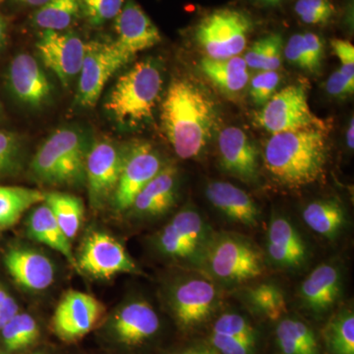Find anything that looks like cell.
<instances>
[{
    "label": "cell",
    "mask_w": 354,
    "mask_h": 354,
    "mask_svg": "<svg viewBox=\"0 0 354 354\" xmlns=\"http://www.w3.org/2000/svg\"><path fill=\"white\" fill-rule=\"evenodd\" d=\"M165 138L183 160L199 158L215 130L216 111L211 97L188 79L171 81L162 104Z\"/></svg>",
    "instance_id": "6da1fadb"
},
{
    "label": "cell",
    "mask_w": 354,
    "mask_h": 354,
    "mask_svg": "<svg viewBox=\"0 0 354 354\" xmlns=\"http://www.w3.org/2000/svg\"><path fill=\"white\" fill-rule=\"evenodd\" d=\"M328 160L327 129L306 128L272 134L263 150L265 169L272 180L288 189L317 183Z\"/></svg>",
    "instance_id": "7a4b0ae2"
},
{
    "label": "cell",
    "mask_w": 354,
    "mask_h": 354,
    "mask_svg": "<svg viewBox=\"0 0 354 354\" xmlns=\"http://www.w3.org/2000/svg\"><path fill=\"white\" fill-rule=\"evenodd\" d=\"M162 85L160 64L152 58L141 60L118 77L106 97L104 111L121 129H137L153 120Z\"/></svg>",
    "instance_id": "3957f363"
},
{
    "label": "cell",
    "mask_w": 354,
    "mask_h": 354,
    "mask_svg": "<svg viewBox=\"0 0 354 354\" xmlns=\"http://www.w3.org/2000/svg\"><path fill=\"white\" fill-rule=\"evenodd\" d=\"M265 253L252 239L234 232H213L196 267L220 288H239L265 274Z\"/></svg>",
    "instance_id": "277c9868"
},
{
    "label": "cell",
    "mask_w": 354,
    "mask_h": 354,
    "mask_svg": "<svg viewBox=\"0 0 354 354\" xmlns=\"http://www.w3.org/2000/svg\"><path fill=\"white\" fill-rule=\"evenodd\" d=\"M91 144L82 128H58L35 153L30 164L32 176L46 185H81L86 183V160Z\"/></svg>",
    "instance_id": "5b68a950"
},
{
    "label": "cell",
    "mask_w": 354,
    "mask_h": 354,
    "mask_svg": "<svg viewBox=\"0 0 354 354\" xmlns=\"http://www.w3.org/2000/svg\"><path fill=\"white\" fill-rule=\"evenodd\" d=\"M220 286L198 272L174 281L167 290V304L183 330L201 327L214 316L221 304Z\"/></svg>",
    "instance_id": "8992f818"
},
{
    "label": "cell",
    "mask_w": 354,
    "mask_h": 354,
    "mask_svg": "<svg viewBox=\"0 0 354 354\" xmlns=\"http://www.w3.org/2000/svg\"><path fill=\"white\" fill-rule=\"evenodd\" d=\"M251 31L252 21L246 13L235 9H218L198 23L194 38L207 57L227 59L243 53Z\"/></svg>",
    "instance_id": "52a82bcc"
},
{
    "label": "cell",
    "mask_w": 354,
    "mask_h": 354,
    "mask_svg": "<svg viewBox=\"0 0 354 354\" xmlns=\"http://www.w3.org/2000/svg\"><path fill=\"white\" fill-rule=\"evenodd\" d=\"M213 232L196 208L185 207L158 232L156 246L162 255L185 261L196 267Z\"/></svg>",
    "instance_id": "ba28073f"
},
{
    "label": "cell",
    "mask_w": 354,
    "mask_h": 354,
    "mask_svg": "<svg viewBox=\"0 0 354 354\" xmlns=\"http://www.w3.org/2000/svg\"><path fill=\"white\" fill-rule=\"evenodd\" d=\"M254 120L272 134L313 127L327 129L323 120L312 113L304 85L288 86L277 92L255 113Z\"/></svg>",
    "instance_id": "9c48e42d"
},
{
    "label": "cell",
    "mask_w": 354,
    "mask_h": 354,
    "mask_svg": "<svg viewBox=\"0 0 354 354\" xmlns=\"http://www.w3.org/2000/svg\"><path fill=\"white\" fill-rule=\"evenodd\" d=\"M128 62L113 41H91L86 44L74 106L82 109L94 108L109 79Z\"/></svg>",
    "instance_id": "30bf717a"
},
{
    "label": "cell",
    "mask_w": 354,
    "mask_h": 354,
    "mask_svg": "<svg viewBox=\"0 0 354 354\" xmlns=\"http://www.w3.org/2000/svg\"><path fill=\"white\" fill-rule=\"evenodd\" d=\"M125 148L113 140L102 138L91 144L86 160V183L93 208L113 199L120 180Z\"/></svg>",
    "instance_id": "8fae6325"
},
{
    "label": "cell",
    "mask_w": 354,
    "mask_h": 354,
    "mask_svg": "<svg viewBox=\"0 0 354 354\" xmlns=\"http://www.w3.org/2000/svg\"><path fill=\"white\" fill-rule=\"evenodd\" d=\"M165 167L160 153L151 144L137 142L125 148L120 180L114 192V208L118 212L131 208L140 191Z\"/></svg>",
    "instance_id": "7c38bea8"
},
{
    "label": "cell",
    "mask_w": 354,
    "mask_h": 354,
    "mask_svg": "<svg viewBox=\"0 0 354 354\" xmlns=\"http://www.w3.org/2000/svg\"><path fill=\"white\" fill-rule=\"evenodd\" d=\"M4 80L9 95L26 109L37 111L53 101V84L38 60L29 53H18L11 59Z\"/></svg>",
    "instance_id": "4fadbf2b"
},
{
    "label": "cell",
    "mask_w": 354,
    "mask_h": 354,
    "mask_svg": "<svg viewBox=\"0 0 354 354\" xmlns=\"http://www.w3.org/2000/svg\"><path fill=\"white\" fill-rule=\"evenodd\" d=\"M37 53L44 66L55 73L64 88L80 74L86 43L73 32H39Z\"/></svg>",
    "instance_id": "5bb4252c"
},
{
    "label": "cell",
    "mask_w": 354,
    "mask_h": 354,
    "mask_svg": "<svg viewBox=\"0 0 354 354\" xmlns=\"http://www.w3.org/2000/svg\"><path fill=\"white\" fill-rule=\"evenodd\" d=\"M76 266L97 279H109L118 274H135L139 269L124 247L106 232H95L84 241Z\"/></svg>",
    "instance_id": "9a60e30c"
},
{
    "label": "cell",
    "mask_w": 354,
    "mask_h": 354,
    "mask_svg": "<svg viewBox=\"0 0 354 354\" xmlns=\"http://www.w3.org/2000/svg\"><path fill=\"white\" fill-rule=\"evenodd\" d=\"M265 257L267 264L286 272L299 271L308 263L307 242L288 216L276 215L270 220Z\"/></svg>",
    "instance_id": "2e32d148"
},
{
    "label": "cell",
    "mask_w": 354,
    "mask_h": 354,
    "mask_svg": "<svg viewBox=\"0 0 354 354\" xmlns=\"http://www.w3.org/2000/svg\"><path fill=\"white\" fill-rule=\"evenodd\" d=\"M113 21L116 39L111 41L128 62L162 41L160 30L134 0H127Z\"/></svg>",
    "instance_id": "e0dca14e"
},
{
    "label": "cell",
    "mask_w": 354,
    "mask_h": 354,
    "mask_svg": "<svg viewBox=\"0 0 354 354\" xmlns=\"http://www.w3.org/2000/svg\"><path fill=\"white\" fill-rule=\"evenodd\" d=\"M101 304L92 295L70 290L58 304L53 328L64 342H74L88 334L102 315Z\"/></svg>",
    "instance_id": "ac0fdd59"
},
{
    "label": "cell",
    "mask_w": 354,
    "mask_h": 354,
    "mask_svg": "<svg viewBox=\"0 0 354 354\" xmlns=\"http://www.w3.org/2000/svg\"><path fill=\"white\" fill-rule=\"evenodd\" d=\"M218 160L225 174L243 183H258L260 153L250 137L239 127L221 130L218 138Z\"/></svg>",
    "instance_id": "d6986e66"
},
{
    "label": "cell",
    "mask_w": 354,
    "mask_h": 354,
    "mask_svg": "<svg viewBox=\"0 0 354 354\" xmlns=\"http://www.w3.org/2000/svg\"><path fill=\"white\" fill-rule=\"evenodd\" d=\"M344 292V272L337 263L317 266L298 290V299L305 310L321 316L334 309Z\"/></svg>",
    "instance_id": "ffe728a7"
},
{
    "label": "cell",
    "mask_w": 354,
    "mask_h": 354,
    "mask_svg": "<svg viewBox=\"0 0 354 354\" xmlns=\"http://www.w3.org/2000/svg\"><path fill=\"white\" fill-rule=\"evenodd\" d=\"M157 312L146 300L127 302L116 312L111 323L114 337L125 346H136L143 344L160 329Z\"/></svg>",
    "instance_id": "44dd1931"
},
{
    "label": "cell",
    "mask_w": 354,
    "mask_h": 354,
    "mask_svg": "<svg viewBox=\"0 0 354 354\" xmlns=\"http://www.w3.org/2000/svg\"><path fill=\"white\" fill-rule=\"evenodd\" d=\"M4 265L16 283L26 290L41 291L53 285L55 266L50 258L34 249L14 247L3 258Z\"/></svg>",
    "instance_id": "7402d4cb"
},
{
    "label": "cell",
    "mask_w": 354,
    "mask_h": 354,
    "mask_svg": "<svg viewBox=\"0 0 354 354\" xmlns=\"http://www.w3.org/2000/svg\"><path fill=\"white\" fill-rule=\"evenodd\" d=\"M205 194L227 220L244 227H259V207L245 191L225 181H212L207 184Z\"/></svg>",
    "instance_id": "603a6c76"
},
{
    "label": "cell",
    "mask_w": 354,
    "mask_h": 354,
    "mask_svg": "<svg viewBox=\"0 0 354 354\" xmlns=\"http://www.w3.org/2000/svg\"><path fill=\"white\" fill-rule=\"evenodd\" d=\"M178 171L174 165H165L143 188L133 202V215L142 218H158L174 206L178 197Z\"/></svg>",
    "instance_id": "cb8c5ba5"
},
{
    "label": "cell",
    "mask_w": 354,
    "mask_h": 354,
    "mask_svg": "<svg viewBox=\"0 0 354 354\" xmlns=\"http://www.w3.org/2000/svg\"><path fill=\"white\" fill-rule=\"evenodd\" d=\"M305 225L328 241H335L348 225L344 205L335 198L310 202L302 209Z\"/></svg>",
    "instance_id": "d4e9b609"
},
{
    "label": "cell",
    "mask_w": 354,
    "mask_h": 354,
    "mask_svg": "<svg viewBox=\"0 0 354 354\" xmlns=\"http://www.w3.org/2000/svg\"><path fill=\"white\" fill-rule=\"evenodd\" d=\"M200 68L223 95L230 97L243 92L250 79L245 60L239 55L227 59L204 57Z\"/></svg>",
    "instance_id": "484cf974"
},
{
    "label": "cell",
    "mask_w": 354,
    "mask_h": 354,
    "mask_svg": "<svg viewBox=\"0 0 354 354\" xmlns=\"http://www.w3.org/2000/svg\"><path fill=\"white\" fill-rule=\"evenodd\" d=\"M28 234L32 239L57 251L76 266L70 239L62 232L50 209L46 204L37 207L28 218Z\"/></svg>",
    "instance_id": "4316f807"
},
{
    "label": "cell",
    "mask_w": 354,
    "mask_h": 354,
    "mask_svg": "<svg viewBox=\"0 0 354 354\" xmlns=\"http://www.w3.org/2000/svg\"><path fill=\"white\" fill-rule=\"evenodd\" d=\"M241 299L259 315L271 321H279L288 313L285 291L274 283H259L244 286Z\"/></svg>",
    "instance_id": "83f0119b"
},
{
    "label": "cell",
    "mask_w": 354,
    "mask_h": 354,
    "mask_svg": "<svg viewBox=\"0 0 354 354\" xmlns=\"http://www.w3.org/2000/svg\"><path fill=\"white\" fill-rule=\"evenodd\" d=\"M81 14V0H48L35 10L31 24L41 31H67L75 24Z\"/></svg>",
    "instance_id": "f1b7e54d"
},
{
    "label": "cell",
    "mask_w": 354,
    "mask_h": 354,
    "mask_svg": "<svg viewBox=\"0 0 354 354\" xmlns=\"http://www.w3.org/2000/svg\"><path fill=\"white\" fill-rule=\"evenodd\" d=\"M41 191L18 186L0 185V228L11 227L34 205L44 203Z\"/></svg>",
    "instance_id": "f546056e"
},
{
    "label": "cell",
    "mask_w": 354,
    "mask_h": 354,
    "mask_svg": "<svg viewBox=\"0 0 354 354\" xmlns=\"http://www.w3.org/2000/svg\"><path fill=\"white\" fill-rule=\"evenodd\" d=\"M44 204L50 209L58 225L69 239L78 234L84 220V205L80 198L68 193H46Z\"/></svg>",
    "instance_id": "4dcf8cb0"
},
{
    "label": "cell",
    "mask_w": 354,
    "mask_h": 354,
    "mask_svg": "<svg viewBox=\"0 0 354 354\" xmlns=\"http://www.w3.org/2000/svg\"><path fill=\"white\" fill-rule=\"evenodd\" d=\"M323 337L330 354H354V313L344 307L330 317L323 330Z\"/></svg>",
    "instance_id": "1f68e13d"
},
{
    "label": "cell",
    "mask_w": 354,
    "mask_h": 354,
    "mask_svg": "<svg viewBox=\"0 0 354 354\" xmlns=\"http://www.w3.org/2000/svg\"><path fill=\"white\" fill-rule=\"evenodd\" d=\"M283 53L281 35L270 34L255 41L243 58L248 68L260 71H277L281 65Z\"/></svg>",
    "instance_id": "d6a6232c"
},
{
    "label": "cell",
    "mask_w": 354,
    "mask_h": 354,
    "mask_svg": "<svg viewBox=\"0 0 354 354\" xmlns=\"http://www.w3.org/2000/svg\"><path fill=\"white\" fill-rule=\"evenodd\" d=\"M26 141L18 132L0 129V179L18 176L26 164Z\"/></svg>",
    "instance_id": "836d02e7"
},
{
    "label": "cell",
    "mask_w": 354,
    "mask_h": 354,
    "mask_svg": "<svg viewBox=\"0 0 354 354\" xmlns=\"http://www.w3.org/2000/svg\"><path fill=\"white\" fill-rule=\"evenodd\" d=\"M1 335L7 351H22L38 339L39 326L31 315L18 312L2 328Z\"/></svg>",
    "instance_id": "e575fe53"
},
{
    "label": "cell",
    "mask_w": 354,
    "mask_h": 354,
    "mask_svg": "<svg viewBox=\"0 0 354 354\" xmlns=\"http://www.w3.org/2000/svg\"><path fill=\"white\" fill-rule=\"evenodd\" d=\"M276 330L297 342L309 354H319V344L314 330L309 325L295 317L285 316L279 321Z\"/></svg>",
    "instance_id": "d590c367"
},
{
    "label": "cell",
    "mask_w": 354,
    "mask_h": 354,
    "mask_svg": "<svg viewBox=\"0 0 354 354\" xmlns=\"http://www.w3.org/2000/svg\"><path fill=\"white\" fill-rule=\"evenodd\" d=\"M125 0H81L82 14L88 24L101 27L115 19Z\"/></svg>",
    "instance_id": "8d00e7d4"
},
{
    "label": "cell",
    "mask_w": 354,
    "mask_h": 354,
    "mask_svg": "<svg viewBox=\"0 0 354 354\" xmlns=\"http://www.w3.org/2000/svg\"><path fill=\"white\" fill-rule=\"evenodd\" d=\"M211 333L230 337L258 339L257 330L249 322L248 319L234 311L221 314L213 323Z\"/></svg>",
    "instance_id": "74e56055"
},
{
    "label": "cell",
    "mask_w": 354,
    "mask_h": 354,
    "mask_svg": "<svg viewBox=\"0 0 354 354\" xmlns=\"http://www.w3.org/2000/svg\"><path fill=\"white\" fill-rule=\"evenodd\" d=\"M295 10L300 20L308 25H326L335 13L330 0H297Z\"/></svg>",
    "instance_id": "f35d334b"
},
{
    "label": "cell",
    "mask_w": 354,
    "mask_h": 354,
    "mask_svg": "<svg viewBox=\"0 0 354 354\" xmlns=\"http://www.w3.org/2000/svg\"><path fill=\"white\" fill-rule=\"evenodd\" d=\"M281 80V75L277 71H261L256 74L249 87V94L254 104L264 106L276 94Z\"/></svg>",
    "instance_id": "ab89813d"
},
{
    "label": "cell",
    "mask_w": 354,
    "mask_h": 354,
    "mask_svg": "<svg viewBox=\"0 0 354 354\" xmlns=\"http://www.w3.org/2000/svg\"><path fill=\"white\" fill-rule=\"evenodd\" d=\"M212 348L218 354H255L258 339L230 337L211 333Z\"/></svg>",
    "instance_id": "60d3db41"
},
{
    "label": "cell",
    "mask_w": 354,
    "mask_h": 354,
    "mask_svg": "<svg viewBox=\"0 0 354 354\" xmlns=\"http://www.w3.org/2000/svg\"><path fill=\"white\" fill-rule=\"evenodd\" d=\"M283 55L291 64L312 73L311 64H310L308 50L305 44L304 34L293 35L288 39V44L283 48Z\"/></svg>",
    "instance_id": "b9f144b4"
},
{
    "label": "cell",
    "mask_w": 354,
    "mask_h": 354,
    "mask_svg": "<svg viewBox=\"0 0 354 354\" xmlns=\"http://www.w3.org/2000/svg\"><path fill=\"white\" fill-rule=\"evenodd\" d=\"M333 50L335 55L339 57L341 62V69L342 73L346 74L348 78L354 80V46L348 41L344 39H333L330 41Z\"/></svg>",
    "instance_id": "7bdbcfd3"
},
{
    "label": "cell",
    "mask_w": 354,
    "mask_h": 354,
    "mask_svg": "<svg viewBox=\"0 0 354 354\" xmlns=\"http://www.w3.org/2000/svg\"><path fill=\"white\" fill-rule=\"evenodd\" d=\"M326 90L333 97L344 99L353 94L354 80L342 73L341 69H337L328 79Z\"/></svg>",
    "instance_id": "ee69618b"
},
{
    "label": "cell",
    "mask_w": 354,
    "mask_h": 354,
    "mask_svg": "<svg viewBox=\"0 0 354 354\" xmlns=\"http://www.w3.org/2000/svg\"><path fill=\"white\" fill-rule=\"evenodd\" d=\"M305 44H306L307 50H308V57L310 64H311L312 73L318 71L320 69L321 64L324 57V41L321 37L313 32H306L304 34Z\"/></svg>",
    "instance_id": "f6af8a7d"
},
{
    "label": "cell",
    "mask_w": 354,
    "mask_h": 354,
    "mask_svg": "<svg viewBox=\"0 0 354 354\" xmlns=\"http://www.w3.org/2000/svg\"><path fill=\"white\" fill-rule=\"evenodd\" d=\"M4 0H0V53L6 50L9 35L8 19L1 10V6Z\"/></svg>",
    "instance_id": "bcb514c9"
},
{
    "label": "cell",
    "mask_w": 354,
    "mask_h": 354,
    "mask_svg": "<svg viewBox=\"0 0 354 354\" xmlns=\"http://www.w3.org/2000/svg\"><path fill=\"white\" fill-rule=\"evenodd\" d=\"M6 309H19V307L8 291L0 285V310Z\"/></svg>",
    "instance_id": "7dc6e473"
},
{
    "label": "cell",
    "mask_w": 354,
    "mask_h": 354,
    "mask_svg": "<svg viewBox=\"0 0 354 354\" xmlns=\"http://www.w3.org/2000/svg\"><path fill=\"white\" fill-rule=\"evenodd\" d=\"M18 310L19 309L0 310V330L18 313Z\"/></svg>",
    "instance_id": "c3c4849f"
},
{
    "label": "cell",
    "mask_w": 354,
    "mask_h": 354,
    "mask_svg": "<svg viewBox=\"0 0 354 354\" xmlns=\"http://www.w3.org/2000/svg\"><path fill=\"white\" fill-rule=\"evenodd\" d=\"M12 1L20 6L38 9L46 4L48 0H12Z\"/></svg>",
    "instance_id": "681fc988"
},
{
    "label": "cell",
    "mask_w": 354,
    "mask_h": 354,
    "mask_svg": "<svg viewBox=\"0 0 354 354\" xmlns=\"http://www.w3.org/2000/svg\"><path fill=\"white\" fill-rule=\"evenodd\" d=\"M354 118H351L348 123V130H346V145L349 150H353L354 148Z\"/></svg>",
    "instance_id": "f907efd6"
},
{
    "label": "cell",
    "mask_w": 354,
    "mask_h": 354,
    "mask_svg": "<svg viewBox=\"0 0 354 354\" xmlns=\"http://www.w3.org/2000/svg\"><path fill=\"white\" fill-rule=\"evenodd\" d=\"M174 354H218L214 348H195L186 349V351H181Z\"/></svg>",
    "instance_id": "816d5d0a"
},
{
    "label": "cell",
    "mask_w": 354,
    "mask_h": 354,
    "mask_svg": "<svg viewBox=\"0 0 354 354\" xmlns=\"http://www.w3.org/2000/svg\"><path fill=\"white\" fill-rule=\"evenodd\" d=\"M6 120V111H4L3 104H2L1 100H0V123Z\"/></svg>",
    "instance_id": "f5cc1de1"
},
{
    "label": "cell",
    "mask_w": 354,
    "mask_h": 354,
    "mask_svg": "<svg viewBox=\"0 0 354 354\" xmlns=\"http://www.w3.org/2000/svg\"><path fill=\"white\" fill-rule=\"evenodd\" d=\"M260 1L264 2L266 4H270V6H276V4H279L281 0H260Z\"/></svg>",
    "instance_id": "db71d44e"
}]
</instances>
